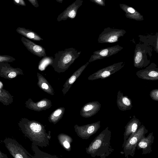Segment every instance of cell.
<instances>
[{
	"mask_svg": "<svg viewBox=\"0 0 158 158\" xmlns=\"http://www.w3.org/2000/svg\"><path fill=\"white\" fill-rule=\"evenodd\" d=\"M111 133L108 127L103 130L95 138L91 146L94 156L106 158L113 152L110 145Z\"/></svg>",
	"mask_w": 158,
	"mask_h": 158,
	"instance_id": "cell-1",
	"label": "cell"
},
{
	"mask_svg": "<svg viewBox=\"0 0 158 158\" xmlns=\"http://www.w3.org/2000/svg\"><path fill=\"white\" fill-rule=\"evenodd\" d=\"M152 48L143 43L136 45L133 57V64L137 68H145L150 64Z\"/></svg>",
	"mask_w": 158,
	"mask_h": 158,
	"instance_id": "cell-2",
	"label": "cell"
},
{
	"mask_svg": "<svg viewBox=\"0 0 158 158\" xmlns=\"http://www.w3.org/2000/svg\"><path fill=\"white\" fill-rule=\"evenodd\" d=\"M148 132L145 127L141 125L134 134L128 139L123 148V153L126 157L128 158L129 156L133 157L138 143L145 137V135Z\"/></svg>",
	"mask_w": 158,
	"mask_h": 158,
	"instance_id": "cell-3",
	"label": "cell"
},
{
	"mask_svg": "<svg viewBox=\"0 0 158 158\" xmlns=\"http://www.w3.org/2000/svg\"><path fill=\"white\" fill-rule=\"evenodd\" d=\"M126 33L125 30L107 27L99 36L98 43H113L118 41L119 39Z\"/></svg>",
	"mask_w": 158,
	"mask_h": 158,
	"instance_id": "cell-4",
	"label": "cell"
},
{
	"mask_svg": "<svg viewBox=\"0 0 158 158\" xmlns=\"http://www.w3.org/2000/svg\"><path fill=\"white\" fill-rule=\"evenodd\" d=\"M3 143L10 154L15 158L29 157L27 152L15 139L6 138Z\"/></svg>",
	"mask_w": 158,
	"mask_h": 158,
	"instance_id": "cell-5",
	"label": "cell"
},
{
	"mask_svg": "<svg viewBox=\"0 0 158 158\" xmlns=\"http://www.w3.org/2000/svg\"><path fill=\"white\" fill-rule=\"evenodd\" d=\"M125 64L124 62H120L101 69L91 75L89 79L93 80L106 78L120 70L125 66Z\"/></svg>",
	"mask_w": 158,
	"mask_h": 158,
	"instance_id": "cell-6",
	"label": "cell"
},
{
	"mask_svg": "<svg viewBox=\"0 0 158 158\" xmlns=\"http://www.w3.org/2000/svg\"><path fill=\"white\" fill-rule=\"evenodd\" d=\"M137 76L142 79L156 81L158 80V67L154 63H151L144 69L137 71Z\"/></svg>",
	"mask_w": 158,
	"mask_h": 158,
	"instance_id": "cell-7",
	"label": "cell"
},
{
	"mask_svg": "<svg viewBox=\"0 0 158 158\" xmlns=\"http://www.w3.org/2000/svg\"><path fill=\"white\" fill-rule=\"evenodd\" d=\"M23 74L22 69L11 67L8 62L0 63V77L10 80L17 76Z\"/></svg>",
	"mask_w": 158,
	"mask_h": 158,
	"instance_id": "cell-8",
	"label": "cell"
},
{
	"mask_svg": "<svg viewBox=\"0 0 158 158\" xmlns=\"http://www.w3.org/2000/svg\"><path fill=\"white\" fill-rule=\"evenodd\" d=\"M123 49V48L119 45L101 49L94 52L90 61L101 60L110 56L117 54Z\"/></svg>",
	"mask_w": 158,
	"mask_h": 158,
	"instance_id": "cell-9",
	"label": "cell"
},
{
	"mask_svg": "<svg viewBox=\"0 0 158 158\" xmlns=\"http://www.w3.org/2000/svg\"><path fill=\"white\" fill-rule=\"evenodd\" d=\"M83 2V0H76L58 16L57 21L60 22L68 19L74 18L79 8L82 5Z\"/></svg>",
	"mask_w": 158,
	"mask_h": 158,
	"instance_id": "cell-10",
	"label": "cell"
},
{
	"mask_svg": "<svg viewBox=\"0 0 158 158\" xmlns=\"http://www.w3.org/2000/svg\"><path fill=\"white\" fill-rule=\"evenodd\" d=\"M141 125V122L134 116L125 127L123 133V142L122 147L124 146L128 139L133 135Z\"/></svg>",
	"mask_w": 158,
	"mask_h": 158,
	"instance_id": "cell-11",
	"label": "cell"
},
{
	"mask_svg": "<svg viewBox=\"0 0 158 158\" xmlns=\"http://www.w3.org/2000/svg\"><path fill=\"white\" fill-rule=\"evenodd\" d=\"M154 139L153 133H150L147 137L145 136L140 140L137 144V148L138 149H142V154L150 153L152 151L151 147Z\"/></svg>",
	"mask_w": 158,
	"mask_h": 158,
	"instance_id": "cell-12",
	"label": "cell"
},
{
	"mask_svg": "<svg viewBox=\"0 0 158 158\" xmlns=\"http://www.w3.org/2000/svg\"><path fill=\"white\" fill-rule=\"evenodd\" d=\"M117 103L119 109L122 111L130 110L132 107L131 99L127 96H124L120 90L118 92Z\"/></svg>",
	"mask_w": 158,
	"mask_h": 158,
	"instance_id": "cell-13",
	"label": "cell"
},
{
	"mask_svg": "<svg viewBox=\"0 0 158 158\" xmlns=\"http://www.w3.org/2000/svg\"><path fill=\"white\" fill-rule=\"evenodd\" d=\"M119 6L125 13L127 18L136 21L144 20L143 16L132 7L124 4H120Z\"/></svg>",
	"mask_w": 158,
	"mask_h": 158,
	"instance_id": "cell-14",
	"label": "cell"
},
{
	"mask_svg": "<svg viewBox=\"0 0 158 158\" xmlns=\"http://www.w3.org/2000/svg\"><path fill=\"white\" fill-rule=\"evenodd\" d=\"M140 41L143 44L150 46H151L154 48L156 53H158V33H156L155 35H139Z\"/></svg>",
	"mask_w": 158,
	"mask_h": 158,
	"instance_id": "cell-15",
	"label": "cell"
},
{
	"mask_svg": "<svg viewBox=\"0 0 158 158\" xmlns=\"http://www.w3.org/2000/svg\"><path fill=\"white\" fill-rule=\"evenodd\" d=\"M13 98L8 91L0 88V102L4 105L7 106L11 104Z\"/></svg>",
	"mask_w": 158,
	"mask_h": 158,
	"instance_id": "cell-16",
	"label": "cell"
},
{
	"mask_svg": "<svg viewBox=\"0 0 158 158\" xmlns=\"http://www.w3.org/2000/svg\"><path fill=\"white\" fill-rule=\"evenodd\" d=\"M16 60L13 57L7 55H0V63L2 62H12Z\"/></svg>",
	"mask_w": 158,
	"mask_h": 158,
	"instance_id": "cell-17",
	"label": "cell"
},
{
	"mask_svg": "<svg viewBox=\"0 0 158 158\" xmlns=\"http://www.w3.org/2000/svg\"><path fill=\"white\" fill-rule=\"evenodd\" d=\"M150 95L151 98L155 101H158V89H155L152 90L150 92Z\"/></svg>",
	"mask_w": 158,
	"mask_h": 158,
	"instance_id": "cell-18",
	"label": "cell"
},
{
	"mask_svg": "<svg viewBox=\"0 0 158 158\" xmlns=\"http://www.w3.org/2000/svg\"><path fill=\"white\" fill-rule=\"evenodd\" d=\"M91 2L98 5L104 6L106 5L105 0H90Z\"/></svg>",
	"mask_w": 158,
	"mask_h": 158,
	"instance_id": "cell-19",
	"label": "cell"
},
{
	"mask_svg": "<svg viewBox=\"0 0 158 158\" xmlns=\"http://www.w3.org/2000/svg\"><path fill=\"white\" fill-rule=\"evenodd\" d=\"M14 3L18 6H26V4L24 0H13Z\"/></svg>",
	"mask_w": 158,
	"mask_h": 158,
	"instance_id": "cell-20",
	"label": "cell"
},
{
	"mask_svg": "<svg viewBox=\"0 0 158 158\" xmlns=\"http://www.w3.org/2000/svg\"><path fill=\"white\" fill-rule=\"evenodd\" d=\"M71 56L70 55H67L64 58L63 62L64 64L68 63L71 60Z\"/></svg>",
	"mask_w": 158,
	"mask_h": 158,
	"instance_id": "cell-21",
	"label": "cell"
},
{
	"mask_svg": "<svg viewBox=\"0 0 158 158\" xmlns=\"http://www.w3.org/2000/svg\"><path fill=\"white\" fill-rule=\"evenodd\" d=\"M29 2L35 7H38L39 6L37 0H28Z\"/></svg>",
	"mask_w": 158,
	"mask_h": 158,
	"instance_id": "cell-22",
	"label": "cell"
},
{
	"mask_svg": "<svg viewBox=\"0 0 158 158\" xmlns=\"http://www.w3.org/2000/svg\"><path fill=\"white\" fill-rule=\"evenodd\" d=\"M46 102L45 101H40L37 104V106L39 107H43L45 106L46 105Z\"/></svg>",
	"mask_w": 158,
	"mask_h": 158,
	"instance_id": "cell-23",
	"label": "cell"
},
{
	"mask_svg": "<svg viewBox=\"0 0 158 158\" xmlns=\"http://www.w3.org/2000/svg\"><path fill=\"white\" fill-rule=\"evenodd\" d=\"M62 111L60 109H57L54 112L53 115L55 116H57L60 115Z\"/></svg>",
	"mask_w": 158,
	"mask_h": 158,
	"instance_id": "cell-24",
	"label": "cell"
},
{
	"mask_svg": "<svg viewBox=\"0 0 158 158\" xmlns=\"http://www.w3.org/2000/svg\"><path fill=\"white\" fill-rule=\"evenodd\" d=\"M76 77L74 76H72L69 80V84H71L73 83L75 81Z\"/></svg>",
	"mask_w": 158,
	"mask_h": 158,
	"instance_id": "cell-25",
	"label": "cell"
},
{
	"mask_svg": "<svg viewBox=\"0 0 158 158\" xmlns=\"http://www.w3.org/2000/svg\"><path fill=\"white\" fill-rule=\"evenodd\" d=\"M63 145L66 148H70V145L69 143L66 141L64 142Z\"/></svg>",
	"mask_w": 158,
	"mask_h": 158,
	"instance_id": "cell-26",
	"label": "cell"
},
{
	"mask_svg": "<svg viewBox=\"0 0 158 158\" xmlns=\"http://www.w3.org/2000/svg\"><path fill=\"white\" fill-rule=\"evenodd\" d=\"M0 158H8L6 155L2 152L0 151Z\"/></svg>",
	"mask_w": 158,
	"mask_h": 158,
	"instance_id": "cell-27",
	"label": "cell"
},
{
	"mask_svg": "<svg viewBox=\"0 0 158 158\" xmlns=\"http://www.w3.org/2000/svg\"><path fill=\"white\" fill-rule=\"evenodd\" d=\"M42 87L43 89H48V86L47 84L45 83H43L42 85Z\"/></svg>",
	"mask_w": 158,
	"mask_h": 158,
	"instance_id": "cell-28",
	"label": "cell"
},
{
	"mask_svg": "<svg viewBox=\"0 0 158 158\" xmlns=\"http://www.w3.org/2000/svg\"><path fill=\"white\" fill-rule=\"evenodd\" d=\"M57 2L62 3L63 0H56Z\"/></svg>",
	"mask_w": 158,
	"mask_h": 158,
	"instance_id": "cell-29",
	"label": "cell"
}]
</instances>
